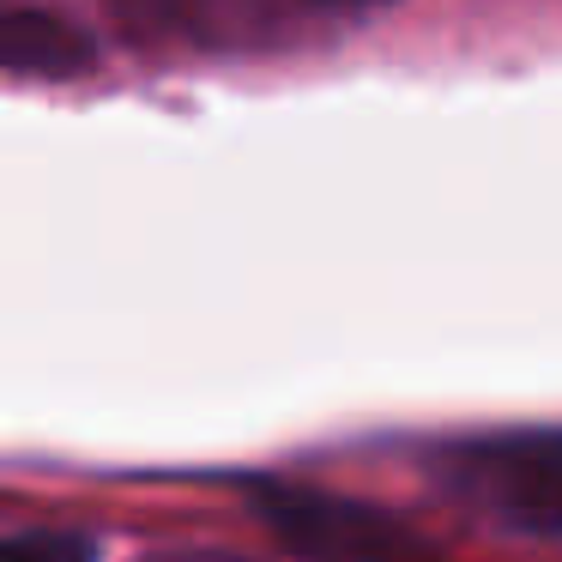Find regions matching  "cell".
<instances>
[{
	"instance_id": "obj_1",
	"label": "cell",
	"mask_w": 562,
	"mask_h": 562,
	"mask_svg": "<svg viewBox=\"0 0 562 562\" xmlns=\"http://www.w3.org/2000/svg\"><path fill=\"white\" fill-rule=\"evenodd\" d=\"M429 484L520 538H562V429H490L429 448Z\"/></svg>"
},
{
	"instance_id": "obj_2",
	"label": "cell",
	"mask_w": 562,
	"mask_h": 562,
	"mask_svg": "<svg viewBox=\"0 0 562 562\" xmlns=\"http://www.w3.org/2000/svg\"><path fill=\"white\" fill-rule=\"evenodd\" d=\"M243 496L260 526L303 562H441V544L424 526L363 496H339L296 477H243Z\"/></svg>"
},
{
	"instance_id": "obj_3",
	"label": "cell",
	"mask_w": 562,
	"mask_h": 562,
	"mask_svg": "<svg viewBox=\"0 0 562 562\" xmlns=\"http://www.w3.org/2000/svg\"><path fill=\"white\" fill-rule=\"evenodd\" d=\"M134 37L151 43H194V49H255L279 43L315 0H110Z\"/></svg>"
},
{
	"instance_id": "obj_4",
	"label": "cell",
	"mask_w": 562,
	"mask_h": 562,
	"mask_svg": "<svg viewBox=\"0 0 562 562\" xmlns=\"http://www.w3.org/2000/svg\"><path fill=\"white\" fill-rule=\"evenodd\" d=\"M0 55H7L13 74H31V79H74V74L91 67V43L79 37L67 19L31 13V7H19V13L7 19V31H0Z\"/></svg>"
},
{
	"instance_id": "obj_5",
	"label": "cell",
	"mask_w": 562,
	"mask_h": 562,
	"mask_svg": "<svg viewBox=\"0 0 562 562\" xmlns=\"http://www.w3.org/2000/svg\"><path fill=\"white\" fill-rule=\"evenodd\" d=\"M0 562H103L98 538L74 526H31L0 544Z\"/></svg>"
},
{
	"instance_id": "obj_6",
	"label": "cell",
	"mask_w": 562,
	"mask_h": 562,
	"mask_svg": "<svg viewBox=\"0 0 562 562\" xmlns=\"http://www.w3.org/2000/svg\"><path fill=\"white\" fill-rule=\"evenodd\" d=\"M139 562H248L236 550H212V544H164V550H146Z\"/></svg>"
},
{
	"instance_id": "obj_7",
	"label": "cell",
	"mask_w": 562,
	"mask_h": 562,
	"mask_svg": "<svg viewBox=\"0 0 562 562\" xmlns=\"http://www.w3.org/2000/svg\"><path fill=\"white\" fill-rule=\"evenodd\" d=\"M339 7H381V0H315V13H339Z\"/></svg>"
}]
</instances>
